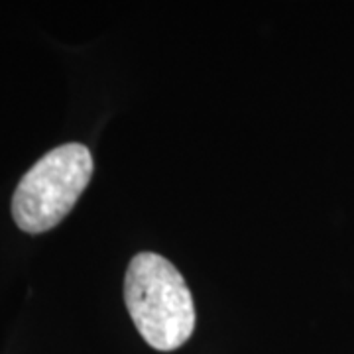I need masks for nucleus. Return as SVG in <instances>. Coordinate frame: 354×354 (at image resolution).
I'll return each mask as SVG.
<instances>
[{"mask_svg": "<svg viewBox=\"0 0 354 354\" xmlns=\"http://www.w3.org/2000/svg\"><path fill=\"white\" fill-rule=\"evenodd\" d=\"M93 177V156L83 144H64L46 153L18 183L12 218L20 230L41 234L71 213Z\"/></svg>", "mask_w": 354, "mask_h": 354, "instance_id": "obj_2", "label": "nucleus"}, {"mask_svg": "<svg viewBox=\"0 0 354 354\" xmlns=\"http://www.w3.org/2000/svg\"><path fill=\"white\" fill-rule=\"evenodd\" d=\"M124 304L140 337L160 353H171L195 330V305L176 266L164 256L140 252L128 264Z\"/></svg>", "mask_w": 354, "mask_h": 354, "instance_id": "obj_1", "label": "nucleus"}]
</instances>
